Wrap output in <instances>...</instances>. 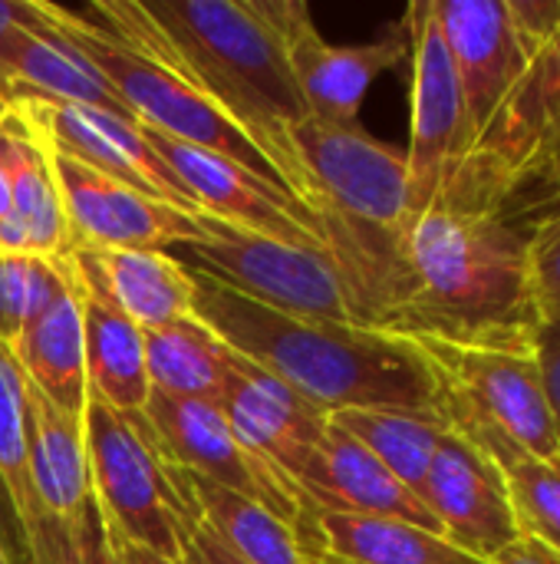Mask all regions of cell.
I'll return each instance as SVG.
<instances>
[{"label":"cell","mask_w":560,"mask_h":564,"mask_svg":"<svg viewBox=\"0 0 560 564\" xmlns=\"http://www.w3.org/2000/svg\"><path fill=\"white\" fill-rule=\"evenodd\" d=\"M89 489L109 532L178 562L182 542L201 522L185 473L162 453L142 413L86 403Z\"/></svg>","instance_id":"277c9868"},{"label":"cell","mask_w":560,"mask_h":564,"mask_svg":"<svg viewBox=\"0 0 560 564\" xmlns=\"http://www.w3.org/2000/svg\"><path fill=\"white\" fill-rule=\"evenodd\" d=\"M145 334V373L152 393H165L175 400L218 403L234 350L198 317H185L175 324L149 327Z\"/></svg>","instance_id":"4316f807"},{"label":"cell","mask_w":560,"mask_h":564,"mask_svg":"<svg viewBox=\"0 0 560 564\" xmlns=\"http://www.w3.org/2000/svg\"><path fill=\"white\" fill-rule=\"evenodd\" d=\"M17 370L33 383L53 406L83 420L86 393V350H83V304L69 271L59 294L23 327V334L7 347Z\"/></svg>","instance_id":"44dd1931"},{"label":"cell","mask_w":560,"mask_h":564,"mask_svg":"<svg viewBox=\"0 0 560 564\" xmlns=\"http://www.w3.org/2000/svg\"><path fill=\"white\" fill-rule=\"evenodd\" d=\"M535 360H538V370H541V380L548 390V403H551V416H554L560 440V314H541Z\"/></svg>","instance_id":"e575fe53"},{"label":"cell","mask_w":560,"mask_h":564,"mask_svg":"<svg viewBox=\"0 0 560 564\" xmlns=\"http://www.w3.org/2000/svg\"><path fill=\"white\" fill-rule=\"evenodd\" d=\"M13 102H17V99H13V89L0 79V119L13 112Z\"/></svg>","instance_id":"60d3db41"},{"label":"cell","mask_w":560,"mask_h":564,"mask_svg":"<svg viewBox=\"0 0 560 564\" xmlns=\"http://www.w3.org/2000/svg\"><path fill=\"white\" fill-rule=\"evenodd\" d=\"M73 258L50 261L36 254H0V347H10L23 327L69 281Z\"/></svg>","instance_id":"4dcf8cb0"},{"label":"cell","mask_w":560,"mask_h":564,"mask_svg":"<svg viewBox=\"0 0 560 564\" xmlns=\"http://www.w3.org/2000/svg\"><path fill=\"white\" fill-rule=\"evenodd\" d=\"M112 542H116L119 564H172L165 562L162 555H155V552H149V549H139V545H132V542H125V539H119V535H112Z\"/></svg>","instance_id":"f35d334b"},{"label":"cell","mask_w":560,"mask_h":564,"mask_svg":"<svg viewBox=\"0 0 560 564\" xmlns=\"http://www.w3.org/2000/svg\"><path fill=\"white\" fill-rule=\"evenodd\" d=\"M50 159L76 248L168 254V248H191L211 231V215L175 208L155 195L112 182L66 155L50 152Z\"/></svg>","instance_id":"7c38bea8"},{"label":"cell","mask_w":560,"mask_h":564,"mask_svg":"<svg viewBox=\"0 0 560 564\" xmlns=\"http://www.w3.org/2000/svg\"><path fill=\"white\" fill-rule=\"evenodd\" d=\"M191 281V314L238 357L277 377L320 413L416 410L446 416L442 380L416 340L264 307L195 264Z\"/></svg>","instance_id":"7a4b0ae2"},{"label":"cell","mask_w":560,"mask_h":564,"mask_svg":"<svg viewBox=\"0 0 560 564\" xmlns=\"http://www.w3.org/2000/svg\"><path fill=\"white\" fill-rule=\"evenodd\" d=\"M175 564H244L205 522H198L188 539L182 542L178 562Z\"/></svg>","instance_id":"d590c367"},{"label":"cell","mask_w":560,"mask_h":564,"mask_svg":"<svg viewBox=\"0 0 560 564\" xmlns=\"http://www.w3.org/2000/svg\"><path fill=\"white\" fill-rule=\"evenodd\" d=\"M310 542L317 564H488L439 532L383 516L314 509Z\"/></svg>","instance_id":"d4e9b609"},{"label":"cell","mask_w":560,"mask_h":564,"mask_svg":"<svg viewBox=\"0 0 560 564\" xmlns=\"http://www.w3.org/2000/svg\"><path fill=\"white\" fill-rule=\"evenodd\" d=\"M409 26V59H413V119H409V149H406V175H409V218L416 221L429 208H436L455 175L462 172L475 132L465 112V99L439 33L432 0H416L406 10Z\"/></svg>","instance_id":"9c48e42d"},{"label":"cell","mask_w":560,"mask_h":564,"mask_svg":"<svg viewBox=\"0 0 560 564\" xmlns=\"http://www.w3.org/2000/svg\"><path fill=\"white\" fill-rule=\"evenodd\" d=\"M0 564H13L10 562V555H7V549H3V542H0Z\"/></svg>","instance_id":"b9f144b4"},{"label":"cell","mask_w":560,"mask_h":564,"mask_svg":"<svg viewBox=\"0 0 560 564\" xmlns=\"http://www.w3.org/2000/svg\"><path fill=\"white\" fill-rule=\"evenodd\" d=\"M10 215V182H7V172L0 165V221Z\"/></svg>","instance_id":"ab89813d"},{"label":"cell","mask_w":560,"mask_h":564,"mask_svg":"<svg viewBox=\"0 0 560 564\" xmlns=\"http://www.w3.org/2000/svg\"><path fill=\"white\" fill-rule=\"evenodd\" d=\"M40 23V0H0V53Z\"/></svg>","instance_id":"8d00e7d4"},{"label":"cell","mask_w":560,"mask_h":564,"mask_svg":"<svg viewBox=\"0 0 560 564\" xmlns=\"http://www.w3.org/2000/svg\"><path fill=\"white\" fill-rule=\"evenodd\" d=\"M287 59L307 112L327 122H360V106L370 86L409 59V26L393 23L370 43H330L304 0H281Z\"/></svg>","instance_id":"4fadbf2b"},{"label":"cell","mask_w":560,"mask_h":564,"mask_svg":"<svg viewBox=\"0 0 560 564\" xmlns=\"http://www.w3.org/2000/svg\"><path fill=\"white\" fill-rule=\"evenodd\" d=\"M0 165L10 182V215L0 221V254L73 258V231L46 145L10 112L0 119Z\"/></svg>","instance_id":"d6986e66"},{"label":"cell","mask_w":560,"mask_h":564,"mask_svg":"<svg viewBox=\"0 0 560 564\" xmlns=\"http://www.w3.org/2000/svg\"><path fill=\"white\" fill-rule=\"evenodd\" d=\"M23 413H26V476L36 509L59 519L79 516L92 502L83 420L53 406L26 380H23Z\"/></svg>","instance_id":"7402d4cb"},{"label":"cell","mask_w":560,"mask_h":564,"mask_svg":"<svg viewBox=\"0 0 560 564\" xmlns=\"http://www.w3.org/2000/svg\"><path fill=\"white\" fill-rule=\"evenodd\" d=\"M531 281L541 314H560V208L545 215L528 235Z\"/></svg>","instance_id":"d6a6232c"},{"label":"cell","mask_w":560,"mask_h":564,"mask_svg":"<svg viewBox=\"0 0 560 564\" xmlns=\"http://www.w3.org/2000/svg\"><path fill=\"white\" fill-rule=\"evenodd\" d=\"M73 254L92 271V278L102 284L112 304L142 330L195 317L191 314V301H195L191 264H182L165 251L76 248Z\"/></svg>","instance_id":"484cf974"},{"label":"cell","mask_w":560,"mask_h":564,"mask_svg":"<svg viewBox=\"0 0 560 564\" xmlns=\"http://www.w3.org/2000/svg\"><path fill=\"white\" fill-rule=\"evenodd\" d=\"M0 489L17 516V522H30L40 509L30 492L26 476V413H23V377L0 347Z\"/></svg>","instance_id":"1f68e13d"},{"label":"cell","mask_w":560,"mask_h":564,"mask_svg":"<svg viewBox=\"0 0 560 564\" xmlns=\"http://www.w3.org/2000/svg\"><path fill=\"white\" fill-rule=\"evenodd\" d=\"M149 139L205 215L261 238L290 245H323L317 218L284 185L218 152L195 149L158 132H149Z\"/></svg>","instance_id":"5bb4252c"},{"label":"cell","mask_w":560,"mask_h":564,"mask_svg":"<svg viewBox=\"0 0 560 564\" xmlns=\"http://www.w3.org/2000/svg\"><path fill=\"white\" fill-rule=\"evenodd\" d=\"M560 178V33L528 66L479 132L462 172L436 208L505 212L531 185Z\"/></svg>","instance_id":"8992f818"},{"label":"cell","mask_w":560,"mask_h":564,"mask_svg":"<svg viewBox=\"0 0 560 564\" xmlns=\"http://www.w3.org/2000/svg\"><path fill=\"white\" fill-rule=\"evenodd\" d=\"M488 564H560V555L528 535H518L508 549H502L495 558H488Z\"/></svg>","instance_id":"74e56055"},{"label":"cell","mask_w":560,"mask_h":564,"mask_svg":"<svg viewBox=\"0 0 560 564\" xmlns=\"http://www.w3.org/2000/svg\"><path fill=\"white\" fill-rule=\"evenodd\" d=\"M422 502L439 522V532L482 562L495 558L521 535L498 469L452 426L432 456Z\"/></svg>","instance_id":"9a60e30c"},{"label":"cell","mask_w":560,"mask_h":564,"mask_svg":"<svg viewBox=\"0 0 560 564\" xmlns=\"http://www.w3.org/2000/svg\"><path fill=\"white\" fill-rule=\"evenodd\" d=\"M20 532L30 564H119L112 532L96 502L73 519L36 512Z\"/></svg>","instance_id":"f546056e"},{"label":"cell","mask_w":560,"mask_h":564,"mask_svg":"<svg viewBox=\"0 0 560 564\" xmlns=\"http://www.w3.org/2000/svg\"><path fill=\"white\" fill-rule=\"evenodd\" d=\"M188 251L198 261L195 268L264 307L297 317L360 324L347 281L323 245L274 241L211 218L208 238Z\"/></svg>","instance_id":"52a82bcc"},{"label":"cell","mask_w":560,"mask_h":564,"mask_svg":"<svg viewBox=\"0 0 560 564\" xmlns=\"http://www.w3.org/2000/svg\"><path fill=\"white\" fill-rule=\"evenodd\" d=\"M363 449H370L413 496L422 499L426 476L449 420L416 410H343L330 416Z\"/></svg>","instance_id":"f1b7e54d"},{"label":"cell","mask_w":560,"mask_h":564,"mask_svg":"<svg viewBox=\"0 0 560 564\" xmlns=\"http://www.w3.org/2000/svg\"><path fill=\"white\" fill-rule=\"evenodd\" d=\"M13 116L56 155H66L112 182L155 195L175 208L201 212L168 162L152 145L149 132L125 112L96 106L56 102L43 96H17ZM205 215V212H201Z\"/></svg>","instance_id":"8fae6325"},{"label":"cell","mask_w":560,"mask_h":564,"mask_svg":"<svg viewBox=\"0 0 560 564\" xmlns=\"http://www.w3.org/2000/svg\"><path fill=\"white\" fill-rule=\"evenodd\" d=\"M505 7L528 56L560 33V0H505Z\"/></svg>","instance_id":"836d02e7"},{"label":"cell","mask_w":560,"mask_h":564,"mask_svg":"<svg viewBox=\"0 0 560 564\" xmlns=\"http://www.w3.org/2000/svg\"><path fill=\"white\" fill-rule=\"evenodd\" d=\"M446 420L459 436H465L475 449H482L488 463L498 469L518 532L560 555V466L528 453L508 433H502L488 420L449 400H446Z\"/></svg>","instance_id":"cb8c5ba5"},{"label":"cell","mask_w":560,"mask_h":564,"mask_svg":"<svg viewBox=\"0 0 560 564\" xmlns=\"http://www.w3.org/2000/svg\"><path fill=\"white\" fill-rule=\"evenodd\" d=\"M142 416L149 420L162 453L182 473L238 492L244 499H254L257 506L290 522L314 552V506L304 499L294 479H287L277 466H271L264 456H257L234 436L218 403L149 393Z\"/></svg>","instance_id":"ba28073f"},{"label":"cell","mask_w":560,"mask_h":564,"mask_svg":"<svg viewBox=\"0 0 560 564\" xmlns=\"http://www.w3.org/2000/svg\"><path fill=\"white\" fill-rule=\"evenodd\" d=\"M46 13H50V23L99 69V76L109 83L116 99L125 106V112L142 129L168 135L185 145H195V149L218 152V155L277 182L271 162L257 152V145L244 135V129L228 112H221L182 73L119 43L112 33H106L96 20H89L79 10L46 3Z\"/></svg>","instance_id":"5b68a950"},{"label":"cell","mask_w":560,"mask_h":564,"mask_svg":"<svg viewBox=\"0 0 560 564\" xmlns=\"http://www.w3.org/2000/svg\"><path fill=\"white\" fill-rule=\"evenodd\" d=\"M297 486L314 509L403 519L429 532H439V522L432 519L426 502L413 496L370 449H363L333 420L327 423L317 449L297 476Z\"/></svg>","instance_id":"ac0fdd59"},{"label":"cell","mask_w":560,"mask_h":564,"mask_svg":"<svg viewBox=\"0 0 560 564\" xmlns=\"http://www.w3.org/2000/svg\"><path fill=\"white\" fill-rule=\"evenodd\" d=\"M73 281L83 304V350H86V393L119 413H142L149 403L145 334L129 321L92 271L73 254Z\"/></svg>","instance_id":"ffe728a7"},{"label":"cell","mask_w":560,"mask_h":564,"mask_svg":"<svg viewBox=\"0 0 560 564\" xmlns=\"http://www.w3.org/2000/svg\"><path fill=\"white\" fill-rule=\"evenodd\" d=\"M92 17L119 43L195 83L310 212L290 139L310 112L287 59L281 0H99Z\"/></svg>","instance_id":"6da1fadb"},{"label":"cell","mask_w":560,"mask_h":564,"mask_svg":"<svg viewBox=\"0 0 560 564\" xmlns=\"http://www.w3.org/2000/svg\"><path fill=\"white\" fill-rule=\"evenodd\" d=\"M432 13L479 139L528 66V53L518 43L505 0H432Z\"/></svg>","instance_id":"2e32d148"},{"label":"cell","mask_w":560,"mask_h":564,"mask_svg":"<svg viewBox=\"0 0 560 564\" xmlns=\"http://www.w3.org/2000/svg\"><path fill=\"white\" fill-rule=\"evenodd\" d=\"M416 340V337H409ZM442 380L446 400L488 420L528 453L560 466V440L548 390L535 354L455 347L442 340H416Z\"/></svg>","instance_id":"30bf717a"},{"label":"cell","mask_w":560,"mask_h":564,"mask_svg":"<svg viewBox=\"0 0 560 564\" xmlns=\"http://www.w3.org/2000/svg\"><path fill=\"white\" fill-rule=\"evenodd\" d=\"M538 327L528 235L505 212L429 208L409 225L389 334L535 354Z\"/></svg>","instance_id":"3957f363"},{"label":"cell","mask_w":560,"mask_h":564,"mask_svg":"<svg viewBox=\"0 0 560 564\" xmlns=\"http://www.w3.org/2000/svg\"><path fill=\"white\" fill-rule=\"evenodd\" d=\"M218 406L231 423L234 436L294 482L330 423L327 413H320L277 377L238 354L231 364V377L218 397Z\"/></svg>","instance_id":"e0dca14e"},{"label":"cell","mask_w":560,"mask_h":564,"mask_svg":"<svg viewBox=\"0 0 560 564\" xmlns=\"http://www.w3.org/2000/svg\"><path fill=\"white\" fill-rule=\"evenodd\" d=\"M185 479L201 522L244 564H317L304 535L271 509L198 476Z\"/></svg>","instance_id":"83f0119b"},{"label":"cell","mask_w":560,"mask_h":564,"mask_svg":"<svg viewBox=\"0 0 560 564\" xmlns=\"http://www.w3.org/2000/svg\"><path fill=\"white\" fill-rule=\"evenodd\" d=\"M0 79L13 89V99L43 96L56 102L125 112L109 83L99 76V69L50 23L46 0H40V23L20 33L0 53Z\"/></svg>","instance_id":"603a6c76"}]
</instances>
